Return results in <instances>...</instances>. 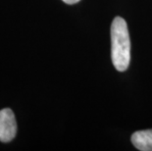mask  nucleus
Instances as JSON below:
<instances>
[{
    "label": "nucleus",
    "mask_w": 152,
    "mask_h": 151,
    "mask_svg": "<svg viewBox=\"0 0 152 151\" xmlns=\"http://www.w3.org/2000/svg\"><path fill=\"white\" fill-rule=\"evenodd\" d=\"M62 1H64L69 5H73V4H76V3H77L79 1H80V0H62Z\"/></svg>",
    "instance_id": "nucleus-4"
},
{
    "label": "nucleus",
    "mask_w": 152,
    "mask_h": 151,
    "mask_svg": "<svg viewBox=\"0 0 152 151\" xmlns=\"http://www.w3.org/2000/svg\"><path fill=\"white\" fill-rule=\"evenodd\" d=\"M17 133V123L15 115L10 108L0 110V141L9 142Z\"/></svg>",
    "instance_id": "nucleus-2"
},
{
    "label": "nucleus",
    "mask_w": 152,
    "mask_h": 151,
    "mask_svg": "<svg viewBox=\"0 0 152 151\" xmlns=\"http://www.w3.org/2000/svg\"><path fill=\"white\" fill-rule=\"evenodd\" d=\"M111 57L113 65L119 72H124L130 65L131 40L128 25L124 19L116 17L111 25Z\"/></svg>",
    "instance_id": "nucleus-1"
},
{
    "label": "nucleus",
    "mask_w": 152,
    "mask_h": 151,
    "mask_svg": "<svg viewBox=\"0 0 152 151\" xmlns=\"http://www.w3.org/2000/svg\"><path fill=\"white\" fill-rule=\"evenodd\" d=\"M132 143L138 150L152 151V130L135 131L132 136Z\"/></svg>",
    "instance_id": "nucleus-3"
}]
</instances>
